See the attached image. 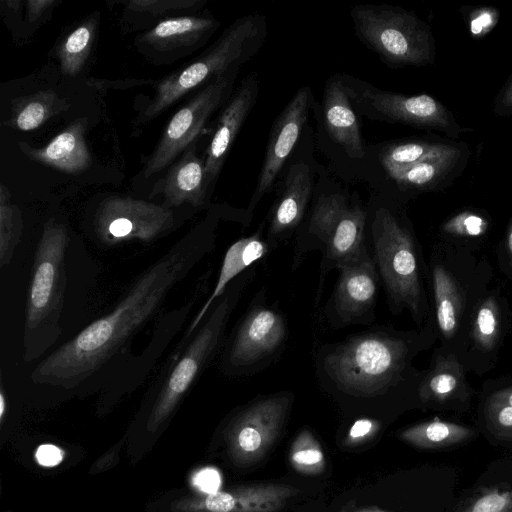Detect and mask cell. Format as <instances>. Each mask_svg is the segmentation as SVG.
Masks as SVG:
<instances>
[{"instance_id":"6da1fadb","label":"cell","mask_w":512,"mask_h":512,"mask_svg":"<svg viewBox=\"0 0 512 512\" xmlns=\"http://www.w3.org/2000/svg\"><path fill=\"white\" fill-rule=\"evenodd\" d=\"M211 226L200 225L147 266L113 307L62 342L32 369V389L55 397L129 393L147 379L203 294L199 285L180 307L164 304L171 291L214 249Z\"/></svg>"},{"instance_id":"7a4b0ae2","label":"cell","mask_w":512,"mask_h":512,"mask_svg":"<svg viewBox=\"0 0 512 512\" xmlns=\"http://www.w3.org/2000/svg\"><path fill=\"white\" fill-rule=\"evenodd\" d=\"M66 222L49 218L37 242L27 291L23 353L28 364L56 346L67 325L80 280L95 279L96 264Z\"/></svg>"},{"instance_id":"3957f363","label":"cell","mask_w":512,"mask_h":512,"mask_svg":"<svg viewBox=\"0 0 512 512\" xmlns=\"http://www.w3.org/2000/svg\"><path fill=\"white\" fill-rule=\"evenodd\" d=\"M416 348L412 333L385 326L325 344L316 354L318 384L348 401H379L410 380Z\"/></svg>"},{"instance_id":"277c9868","label":"cell","mask_w":512,"mask_h":512,"mask_svg":"<svg viewBox=\"0 0 512 512\" xmlns=\"http://www.w3.org/2000/svg\"><path fill=\"white\" fill-rule=\"evenodd\" d=\"M253 272L236 277L184 343H177L151 381L144 404L145 428L156 432L184 400L224 345L225 331Z\"/></svg>"},{"instance_id":"5b68a950","label":"cell","mask_w":512,"mask_h":512,"mask_svg":"<svg viewBox=\"0 0 512 512\" xmlns=\"http://www.w3.org/2000/svg\"><path fill=\"white\" fill-rule=\"evenodd\" d=\"M267 36L263 15L241 17L188 65L164 77L156 86L151 101L142 109L135 127L144 125L174 105L192 90L232 72L252 58Z\"/></svg>"},{"instance_id":"8992f818","label":"cell","mask_w":512,"mask_h":512,"mask_svg":"<svg viewBox=\"0 0 512 512\" xmlns=\"http://www.w3.org/2000/svg\"><path fill=\"white\" fill-rule=\"evenodd\" d=\"M372 259L393 313L408 309L417 323L426 312L416 243L411 231L387 208L371 223Z\"/></svg>"},{"instance_id":"52a82bcc","label":"cell","mask_w":512,"mask_h":512,"mask_svg":"<svg viewBox=\"0 0 512 512\" xmlns=\"http://www.w3.org/2000/svg\"><path fill=\"white\" fill-rule=\"evenodd\" d=\"M355 33L387 64L426 66L435 58L430 27L401 7L357 5L351 10Z\"/></svg>"},{"instance_id":"ba28073f","label":"cell","mask_w":512,"mask_h":512,"mask_svg":"<svg viewBox=\"0 0 512 512\" xmlns=\"http://www.w3.org/2000/svg\"><path fill=\"white\" fill-rule=\"evenodd\" d=\"M178 227L172 208L129 196H110L96 207L87 235L102 250L137 242L152 244Z\"/></svg>"},{"instance_id":"9c48e42d","label":"cell","mask_w":512,"mask_h":512,"mask_svg":"<svg viewBox=\"0 0 512 512\" xmlns=\"http://www.w3.org/2000/svg\"><path fill=\"white\" fill-rule=\"evenodd\" d=\"M367 213L359 205L348 204L340 194L321 196L315 205L309 233L322 246L323 271L340 268L365 251Z\"/></svg>"},{"instance_id":"30bf717a","label":"cell","mask_w":512,"mask_h":512,"mask_svg":"<svg viewBox=\"0 0 512 512\" xmlns=\"http://www.w3.org/2000/svg\"><path fill=\"white\" fill-rule=\"evenodd\" d=\"M236 75L208 83L172 116L143 169L146 178L170 165L199 137L210 116L229 98Z\"/></svg>"},{"instance_id":"8fae6325","label":"cell","mask_w":512,"mask_h":512,"mask_svg":"<svg viewBox=\"0 0 512 512\" xmlns=\"http://www.w3.org/2000/svg\"><path fill=\"white\" fill-rule=\"evenodd\" d=\"M292 401L290 392L262 396L230 420L226 436L234 463L249 466L267 453L286 422Z\"/></svg>"},{"instance_id":"7c38bea8","label":"cell","mask_w":512,"mask_h":512,"mask_svg":"<svg viewBox=\"0 0 512 512\" xmlns=\"http://www.w3.org/2000/svg\"><path fill=\"white\" fill-rule=\"evenodd\" d=\"M357 88V92L347 88L351 92L349 96L370 118L437 130L450 137H458L469 130L458 124L451 111L430 95H404L379 90L366 83H360Z\"/></svg>"},{"instance_id":"4fadbf2b","label":"cell","mask_w":512,"mask_h":512,"mask_svg":"<svg viewBox=\"0 0 512 512\" xmlns=\"http://www.w3.org/2000/svg\"><path fill=\"white\" fill-rule=\"evenodd\" d=\"M287 337L284 316L264 303L254 305L224 343L220 368L228 376L244 374L273 356Z\"/></svg>"},{"instance_id":"5bb4252c","label":"cell","mask_w":512,"mask_h":512,"mask_svg":"<svg viewBox=\"0 0 512 512\" xmlns=\"http://www.w3.org/2000/svg\"><path fill=\"white\" fill-rule=\"evenodd\" d=\"M219 25L212 17H170L140 34L135 43L150 61L171 63L204 45Z\"/></svg>"},{"instance_id":"9a60e30c","label":"cell","mask_w":512,"mask_h":512,"mask_svg":"<svg viewBox=\"0 0 512 512\" xmlns=\"http://www.w3.org/2000/svg\"><path fill=\"white\" fill-rule=\"evenodd\" d=\"M311 90L308 86L297 90L276 119L266 147L257 185L248 207L252 211L271 189L284 163L293 150L308 118Z\"/></svg>"},{"instance_id":"2e32d148","label":"cell","mask_w":512,"mask_h":512,"mask_svg":"<svg viewBox=\"0 0 512 512\" xmlns=\"http://www.w3.org/2000/svg\"><path fill=\"white\" fill-rule=\"evenodd\" d=\"M330 300L332 316L339 326L373 319L380 281L374 261L365 251L357 259L342 265Z\"/></svg>"},{"instance_id":"e0dca14e","label":"cell","mask_w":512,"mask_h":512,"mask_svg":"<svg viewBox=\"0 0 512 512\" xmlns=\"http://www.w3.org/2000/svg\"><path fill=\"white\" fill-rule=\"evenodd\" d=\"M299 490L283 484H258L183 498L173 507L182 512H276Z\"/></svg>"},{"instance_id":"ac0fdd59","label":"cell","mask_w":512,"mask_h":512,"mask_svg":"<svg viewBox=\"0 0 512 512\" xmlns=\"http://www.w3.org/2000/svg\"><path fill=\"white\" fill-rule=\"evenodd\" d=\"M259 91L255 74L243 79L222 111L204 159L206 187L217 178L225 159L252 110Z\"/></svg>"},{"instance_id":"d6986e66","label":"cell","mask_w":512,"mask_h":512,"mask_svg":"<svg viewBox=\"0 0 512 512\" xmlns=\"http://www.w3.org/2000/svg\"><path fill=\"white\" fill-rule=\"evenodd\" d=\"M86 127V118L77 119L44 147L32 148L20 142L19 148L33 161L65 173L77 174L87 170L92 163L85 140Z\"/></svg>"},{"instance_id":"ffe728a7","label":"cell","mask_w":512,"mask_h":512,"mask_svg":"<svg viewBox=\"0 0 512 512\" xmlns=\"http://www.w3.org/2000/svg\"><path fill=\"white\" fill-rule=\"evenodd\" d=\"M272 249L269 242L265 241L262 237V228L253 235L241 238L231 244L223 257L214 288L201 308L194 315L191 322L187 325L178 343L187 341L200 325L214 302L224 293L227 286L236 277L245 272L248 267L266 256Z\"/></svg>"},{"instance_id":"44dd1931","label":"cell","mask_w":512,"mask_h":512,"mask_svg":"<svg viewBox=\"0 0 512 512\" xmlns=\"http://www.w3.org/2000/svg\"><path fill=\"white\" fill-rule=\"evenodd\" d=\"M311 192L312 177L309 166L303 162L295 163L287 173L282 194L270 214L268 242L272 248L298 227Z\"/></svg>"},{"instance_id":"7402d4cb","label":"cell","mask_w":512,"mask_h":512,"mask_svg":"<svg viewBox=\"0 0 512 512\" xmlns=\"http://www.w3.org/2000/svg\"><path fill=\"white\" fill-rule=\"evenodd\" d=\"M324 121L330 137L352 158L364 156V143L350 96L343 80L328 81L323 101Z\"/></svg>"},{"instance_id":"603a6c76","label":"cell","mask_w":512,"mask_h":512,"mask_svg":"<svg viewBox=\"0 0 512 512\" xmlns=\"http://www.w3.org/2000/svg\"><path fill=\"white\" fill-rule=\"evenodd\" d=\"M195 151V146H190L167 173L162 188L165 206H203L207 193L205 166L204 160L200 159Z\"/></svg>"},{"instance_id":"cb8c5ba5","label":"cell","mask_w":512,"mask_h":512,"mask_svg":"<svg viewBox=\"0 0 512 512\" xmlns=\"http://www.w3.org/2000/svg\"><path fill=\"white\" fill-rule=\"evenodd\" d=\"M464 160L460 147L412 166L387 172L389 177L405 189L430 190L444 184Z\"/></svg>"},{"instance_id":"d4e9b609","label":"cell","mask_w":512,"mask_h":512,"mask_svg":"<svg viewBox=\"0 0 512 512\" xmlns=\"http://www.w3.org/2000/svg\"><path fill=\"white\" fill-rule=\"evenodd\" d=\"M475 434L467 426L435 418L404 429L400 438L417 448L442 449L461 444Z\"/></svg>"},{"instance_id":"484cf974","label":"cell","mask_w":512,"mask_h":512,"mask_svg":"<svg viewBox=\"0 0 512 512\" xmlns=\"http://www.w3.org/2000/svg\"><path fill=\"white\" fill-rule=\"evenodd\" d=\"M466 381L462 366L453 356L438 358L431 372L420 382V399L444 403L464 393Z\"/></svg>"},{"instance_id":"4316f807","label":"cell","mask_w":512,"mask_h":512,"mask_svg":"<svg viewBox=\"0 0 512 512\" xmlns=\"http://www.w3.org/2000/svg\"><path fill=\"white\" fill-rule=\"evenodd\" d=\"M66 99L52 90H42L16 100L12 107L10 125L21 131L38 128L51 117L69 108Z\"/></svg>"},{"instance_id":"83f0119b","label":"cell","mask_w":512,"mask_h":512,"mask_svg":"<svg viewBox=\"0 0 512 512\" xmlns=\"http://www.w3.org/2000/svg\"><path fill=\"white\" fill-rule=\"evenodd\" d=\"M432 280L438 327L442 335L449 339L459 325L460 292L452 275L441 265L434 266Z\"/></svg>"},{"instance_id":"f1b7e54d","label":"cell","mask_w":512,"mask_h":512,"mask_svg":"<svg viewBox=\"0 0 512 512\" xmlns=\"http://www.w3.org/2000/svg\"><path fill=\"white\" fill-rule=\"evenodd\" d=\"M97 21L90 17L73 29L61 41L57 50L60 68L64 75L76 76L89 57L96 35Z\"/></svg>"},{"instance_id":"f546056e","label":"cell","mask_w":512,"mask_h":512,"mask_svg":"<svg viewBox=\"0 0 512 512\" xmlns=\"http://www.w3.org/2000/svg\"><path fill=\"white\" fill-rule=\"evenodd\" d=\"M458 146L427 141H407L387 146L381 153L380 162L386 172L403 169L423 160L446 154Z\"/></svg>"},{"instance_id":"4dcf8cb0","label":"cell","mask_w":512,"mask_h":512,"mask_svg":"<svg viewBox=\"0 0 512 512\" xmlns=\"http://www.w3.org/2000/svg\"><path fill=\"white\" fill-rule=\"evenodd\" d=\"M24 228L21 211L11 203L10 193L1 185L0 190V266L10 264L22 237Z\"/></svg>"},{"instance_id":"1f68e13d","label":"cell","mask_w":512,"mask_h":512,"mask_svg":"<svg viewBox=\"0 0 512 512\" xmlns=\"http://www.w3.org/2000/svg\"><path fill=\"white\" fill-rule=\"evenodd\" d=\"M289 460L299 473L317 475L325 468V457L317 439L307 430H302L291 445Z\"/></svg>"},{"instance_id":"d6a6232c","label":"cell","mask_w":512,"mask_h":512,"mask_svg":"<svg viewBox=\"0 0 512 512\" xmlns=\"http://www.w3.org/2000/svg\"><path fill=\"white\" fill-rule=\"evenodd\" d=\"M500 335V311L493 297L487 298L478 308L472 329L476 346L482 351H490Z\"/></svg>"},{"instance_id":"836d02e7","label":"cell","mask_w":512,"mask_h":512,"mask_svg":"<svg viewBox=\"0 0 512 512\" xmlns=\"http://www.w3.org/2000/svg\"><path fill=\"white\" fill-rule=\"evenodd\" d=\"M199 0H131L123 2L125 10L132 13L147 14L150 17L167 18V14L180 11H192L199 9L203 4Z\"/></svg>"},{"instance_id":"e575fe53","label":"cell","mask_w":512,"mask_h":512,"mask_svg":"<svg viewBox=\"0 0 512 512\" xmlns=\"http://www.w3.org/2000/svg\"><path fill=\"white\" fill-rule=\"evenodd\" d=\"M460 512H512V488L486 489L472 498Z\"/></svg>"},{"instance_id":"d590c367","label":"cell","mask_w":512,"mask_h":512,"mask_svg":"<svg viewBox=\"0 0 512 512\" xmlns=\"http://www.w3.org/2000/svg\"><path fill=\"white\" fill-rule=\"evenodd\" d=\"M485 418L495 437L512 442V406L488 400Z\"/></svg>"},{"instance_id":"8d00e7d4","label":"cell","mask_w":512,"mask_h":512,"mask_svg":"<svg viewBox=\"0 0 512 512\" xmlns=\"http://www.w3.org/2000/svg\"><path fill=\"white\" fill-rule=\"evenodd\" d=\"M488 222L473 212H462L444 223L445 233L458 237H477L487 231Z\"/></svg>"},{"instance_id":"74e56055","label":"cell","mask_w":512,"mask_h":512,"mask_svg":"<svg viewBox=\"0 0 512 512\" xmlns=\"http://www.w3.org/2000/svg\"><path fill=\"white\" fill-rule=\"evenodd\" d=\"M381 428V423L373 418L357 419L348 431L346 443L357 445L371 439Z\"/></svg>"},{"instance_id":"f35d334b","label":"cell","mask_w":512,"mask_h":512,"mask_svg":"<svg viewBox=\"0 0 512 512\" xmlns=\"http://www.w3.org/2000/svg\"><path fill=\"white\" fill-rule=\"evenodd\" d=\"M498 14L492 8H478L469 16V27L472 35L482 36L492 29L497 22Z\"/></svg>"},{"instance_id":"ab89813d","label":"cell","mask_w":512,"mask_h":512,"mask_svg":"<svg viewBox=\"0 0 512 512\" xmlns=\"http://www.w3.org/2000/svg\"><path fill=\"white\" fill-rule=\"evenodd\" d=\"M193 485L205 494L218 491L220 485L219 473L211 468H206L193 476Z\"/></svg>"},{"instance_id":"60d3db41","label":"cell","mask_w":512,"mask_h":512,"mask_svg":"<svg viewBox=\"0 0 512 512\" xmlns=\"http://www.w3.org/2000/svg\"><path fill=\"white\" fill-rule=\"evenodd\" d=\"M64 455L65 453L60 447L43 444L37 448L35 458L41 466L54 467L62 462Z\"/></svg>"},{"instance_id":"b9f144b4","label":"cell","mask_w":512,"mask_h":512,"mask_svg":"<svg viewBox=\"0 0 512 512\" xmlns=\"http://www.w3.org/2000/svg\"><path fill=\"white\" fill-rule=\"evenodd\" d=\"M57 2L55 0H29L26 2V16L29 24L42 18Z\"/></svg>"},{"instance_id":"7bdbcfd3","label":"cell","mask_w":512,"mask_h":512,"mask_svg":"<svg viewBox=\"0 0 512 512\" xmlns=\"http://www.w3.org/2000/svg\"><path fill=\"white\" fill-rule=\"evenodd\" d=\"M494 111L501 116L512 115V78L499 92L495 101Z\"/></svg>"},{"instance_id":"ee69618b","label":"cell","mask_w":512,"mask_h":512,"mask_svg":"<svg viewBox=\"0 0 512 512\" xmlns=\"http://www.w3.org/2000/svg\"><path fill=\"white\" fill-rule=\"evenodd\" d=\"M489 400L512 406V386L495 392Z\"/></svg>"},{"instance_id":"f6af8a7d","label":"cell","mask_w":512,"mask_h":512,"mask_svg":"<svg viewBox=\"0 0 512 512\" xmlns=\"http://www.w3.org/2000/svg\"><path fill=\"white\" fill-rule=\"evenodd\" d=\"M507 248L510 256L512 257V219L507 231Z\"/></svg>"},{"instance_id":"bcb514c9","label":"cell","mask_w":512,"mask_h":512,"mask_svg":"<svg viewBox=\"0 0 512 512\" xmlns=\"http://www.w3.org/2000/svg\"><path fill=\"white\" fill-rule=\"evenodd\" d=\"M355 512H386V511H382V510H378V509H374V508H365V509L357 510Z\"/></svg>"}]
</instances>
